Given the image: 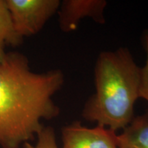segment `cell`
<instances>
[{
  "instance_id": "obj_1",
  "label": "cell",
  "mask_w": 148,
  "mask_h": 148,
  "mask_svg": "<svg viewBox=\"0 0 148 148\" xmlns=\"http://www.w3.org/2000/svg\"><path fill=\"white\" fill-rule=\"evenodd\" d=\"M64 82L60 69L36 73L23 53H6L0 62V147L19 148L41 130L42 119L59 115L53 96Z\"/></svg>"
},
{
  "instance_id": "obj_2",
  "label": "cell",
  "mask_w": 148,
  "mask_h": 148,
  "mask_svg": "<svg viewBox=\"0 0 148 148\" xmlns=\"http://www.w3.org/2000/svg\"><path fill=\"white\" fill-rule=\"evenodd\" d=\"M140 67L127 47L101 51L94 69L95 93L83 107L84 119L116 132L134 119Z\"/></svg>"
},
{
  "instance_id": "obj_3",
  "label": "cell",
  "mask_w": 148,
  "mask_h": 148,
  "mask_svg": "<svg viewBox=\"0 0 148 148\" xmlns=\"http://www.w3.org/2000/svg\"><path fill=\"white\" fill-rule=\"evenodd\" d=\"M14 29L19 36L36 34L58 12L59 0H5Z\"/></svg>"
},
{
  "instance_id": "obj_4",
  "label": "cell",
  "mask_w": 148,
  "mask_h": 148,
  "mask_svg": "<svg viewBox=\"0 0 148 148\" xmlns=\"http://www.w3.org/2000/svg\"><path fill=\"white\" fill-rule=\"evenodd\" d=\"M62 148H119L118 135L108 127H87L73 121L62 127Z\"/></svg>"
},
{
  "instance_id": "obj_5",
  "label": "cell",
  "mask_w": 148,
  "mask_h": 148,
  "mask_svg": "<svg viewBox=\"0 0 148 148\" xmlns=\"http://www.w3.org/2000/svg\"><path fill=\"white\" fill-rule=\"evenodd\" d=\"M105 0H64L58 10L59 26L61 31L68 33L75 30L79 22L89 17L99 24L106 22Z\"/></svg>"
},
{
  "instance_id": "obj_6",
  "label": "cell",
  "mask_w": 148,
  "mask_h": 148,
  "mask_svg": "<svg viewBox=\"0 0 148 148\" xmlns=\"http://www.w3.org/2000/svg\"><path fill=\"white\" fill-rule=\"evenodd\" d=\"M119 148H148V112L134 116L118 135Z\"/></svg>"
},
{
  "instance_id": "obj_7",
  "label": "cell",
  "mask_w": 148,
  "mask_h": 148,
  "mask_svg": "<svg viewBox=\"0 0 148 148\" xmlns=\"http://www.w3.org/2000/svg\"><path fill=\"white\" fill-rule=\"evenodd\" d=\"M23 38L14 29L5 0H0V62L4 60L6 45L14 47L22 43Z\"/></svg>"
},
{
  "instance_id": "obj_8",
  "label": "cell",
  "mask_w": 148,
  "mask_h": 148,
  "mask_svg": "<svg viewBox=\"0 0 148 148\" xmlns=\"http://www.w3.org/2000/svg\"><path fill=\"white\" fill-rule=\"evenodd\" d=\"M37 141L35 145L29 142L24 144V148H59L56 142L53 127H43L36 135Z\"/></svg>"
},
{
  "instance_id": "obj_9",
  "label": "cell",
  "mask_w": 148,
  "mask_h": 148,
  "mask_svg": "<svg viewBox=\"0 0 148 148\" xmlns=\"http://www.w3.org/2000/svg\"><path fill=\"white\" fill-rule=\"evenodd\" d=\"M141 41L146 53V61L145 65L140 67L139 98L145 99L148 103V29L143 32Z\"/></svg>"
}]
</instances>
